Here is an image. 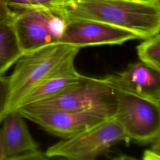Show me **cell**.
Here are the masks:
<instances>
[{"mask_svg":"<svg viewBox=\"0 0 160 160\" xmlns=\"http://www.w3.org/2000/svg\"><path fill=\"white\" fill-rule=\"evenodd\" d=\"M3 1H4V0H3Z\"/></svg>","mask_w":160,"mask_h":160,"instance_id":"cell-19","label":"cell"},{"mask_svg":"<svg viewBox=\"0 0 160 160\" xmlns=\"http://www.w3.org/2000/svg\"><path fill=\"white\" fill-rule=\"evenodd\" d=\"M127 139L114 117L106 119L86 130L50 146L44 152L47 158L92 160L113 145Z\"/></svg>","mask_w":160,"mask_h":160,"instance_id":"cell-6","label":"cell"},{"mask_svg":"<svg viewBox=\"0 0 160 160\" xmlns=\"http://www.w3.org/2000/svg\"><path fill=\"white\" fill-rule=\"evenodd\" d=\"M13 12L3 0H0V21L11 19Z\"/></svg>","mask_w":160,"mask_h":160,"instance_id":"cell-17","label":"cell"},{"mask_svg":"<svg viewBox=\"0 0 160 160\" xmlns=\"http://www.w3.org/2000/svg\"><path fill=\"white\" fill-rule=\"evenodd\" d=\"M151 148L146 150L142 155L144 160H159L160 159V137L151 142Z\"/></svg>","mask_w":160,"mask_h":160,"instance_id":"cell-16","label":"cell"},{"mask_svg":"<svg viewBox=\"0 0 160 160\" xmlns=\"http://www.w3.org/2000/svg\"><path fill=\"white\" fill-rule=\"evenodd\" d=\"M0 160H4V145L1 128L0 129Z\"/></svg>","mask_w":160,"mask_h":160,"instance_id":"cell-18","label":"cell"},{"mask_svg":"<svg viewBox=\"0 0 160 160\" xmlns=\"http://www.w3.org/2000/svg\"><path fill=\"white\" fill-rule=\"evenodd\" d=\"M59 44L79 48L105 44H121L139 39L133 32L108 24L88 21L68 20Z\"/></svg>","mask_w":160,"mask_h":160,"instance_id":"cell-7","label":"cell"},{"mask_svg":"<svg viewBox=\"0 0 160 160\" xmlns=\"http://www.w3.org/2000/svg\"><path fill=\"white\" fill-rule=\"evenodd\" d=\"M12 19L0 21V76H3L24 54L19 44Z\"/></svg>","mask_w":160,"mask_h":160,"instance_id":"cell-12","label":"cell"},{"mask_svg":"<svg viewBox=\"0 0 160 160\" xmlns=\"http://www.w3.org/2000/svg\"><path fill=\"white\" fill-rule=\"evenodd\" d=\"M79 48L54 44L23 54L15 63L9 77V96L7 113L14 111L22 98L51 72L71 56Z\"/></svg>","mask_w":160,"mask_h":160,"instance_id":"cell-3","label":"cell"},{"mask_svg":"<svg viewBox=\"0 0 160 160\" xmlns=\"http://www.w3.org/2000/svg\"><path fill=\"white\" fill-rule=\"evenodd\" d=\"M59 0H4V2L11 11H19L24 9L48 6Z\"/></svg>","mask_w":160,"mask_h":160,"instance_id":"cell-14","label":"cell"},{"mask_svg":"<svg viewBox=\"0 0 160 160\" xmlns=\"http://www.w3.org/2000/svg\"><path fill=\"white\" fill-rule=\"evenodd\" d=\"M15 111L24 118L38 124L48 132L62 139L71 138L108 119L99 114L91 112L62 110Z\"/></svg>","mask_w":160,"mask_h":160,"instance_id":"cell-8","label":"cell"},{"mask_svg":"<svg viewBox=\"0 0 160 160\" xmlns=\"http://www.w3.org/2000/svg\"><path fill=\"white\" fill-rule=\"evenodd\" d=\"M76 56H70L51 72L22 98L16 108L51 98L82 81L87 76L76 71Z\"/></svg>","mask_w":160,"mask_h":160,"instance_id":"cell-10","label":"cell"},{"mask_svg":"<svg viewBox=\"0 0 160 160\" xmlns=\"http://www.w3.org/2000/svg\"><path fill=\"white\" fill-rule=\"evenodd\" d=\"M67 21L100 22L144 39L159 33L160 0H59L51 4Z\"/></svg>","mask_w":160,"mask_h":160,"instance_id":"cell-1","label":"cell"},{"mask_svg":"<svg viewBox=\"0 0 160 160\" xmlns=\"http://www.w3.org/2000/svg\"><path fill=\"white\" fill-rule=\"evenodd\" d=\"M9 96V77L0 76V123L5 118Z\"/></svg>","mask_w":160,"mask_h":160,"instance_id":"cell-15","label":"cell"},{"mask_svg":"<svg viewBox=\"0 0 160 160\" xmlns=\"http://www.w3.org/2000/svg\"><path fill=\"white\" fill-rule=\"evenodd\" d=\"M12 11L13 27L24 54L58 44L66 29L67 20L52 7Z\"/></svg>","mask_w":160,"mask_h":160,"instance_id":"cell-5","label":"cell"},{"mask_svg":"<svg viewBox=\"0 0 160 160\" xmlns=\"http://www.w3.org/2000/svg\"><path fill=\"white\" fill-rule=\"evenodd\" d=\"M117 102V89L108 76L104 78L87 76L81 82L54 96L20 105L14 111L91 112L109 118L115 114Z\"/></svg>","mask_w":160,"mask_h":160,"instance_id":"cell-2","label":"cell"},{"mask_svg":"<svg viewBox=\"0 0 160 160\" xmlns=\"http://www.w3.org/2000/svg\"><path fill=\"white\" fill-rule=\"evenodd\" d=\"M116 88L160 101V72L145 64H131L116 75L108 76Z\"/></svg>","mask_w":160,"mask_h":160,"instance_id":"cell-11","label":"cell"},{"mask_svg":"<svg viewBox=\"0 0 160 160\" xmlns=\"http://www.w3.org/2000/svg\"><path fill=\"white\" fill-rule=\"evenodd\" d=\"M137 54L141 61L160 72V35L158 33L144 39L136 47Z\"/></svg>","mask_w":160,"mask_h":160,"instance_id":"cell-13","label":"cell"},{"mask_svg":"<svg viewBox=\"0 0 160 160\" xmlns=\"http://www.w3.org/2000/svg\"><path fill=\"white\" fill-rule=\"evenodd\" d=\"M23 119L16 111H11L2 121L4 160L48 159L39 149Z\"/></svg>","mask_w":160,"mask_h":160,"instance_id":"cell-9","label":"cell"},{"mask_svg":"<svg viewBox=\"0 0 160 160\" xmlns=\"http://www.w3.org/2000/svg\"><path fill=\"white\" fill-rule=\"evenodd\" d=\"M116 89L118 102L114 118L127 139L146 144L160 137V101Z\"/></svg>","mask_w":160,"mask_h":160,"instance_id":"cell-4","label":"cell"}]
</instances>
